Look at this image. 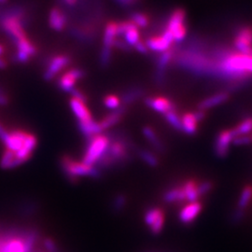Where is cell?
<instances>
[{"mask_svg":"<svg viewBox=\"0 0 252 252\" xmlns=\"http://www.w3.org/2000/svg\"><path fill=\"white\" fill-rule=\"evenodd\" d=\"M107 135L110 140L108 148L95 164L101 171L116 165H122L131 161L132 153L135 150V145L124 132H109Z\"/></svg>","mask_w":252,"mask_h":252,"instance_id":"cell-1","label":"cell"},{"mask_svg":"<svg viewBox=\"0 0 252 252\" xmlns=\"http://www.w3.org/2000/svg\"><path fill=\"white\" fill-rule=\"evenodd\" d=\"M60 164L63 174L71 182H76L81 177L99 179L102 175V171L95 165H88L81 161H76L67 155H63L61 158Z\"/></svg>","mask_w":252,"mask_h":252,"instance_id":"cell-2","label":"cell"},{"mask_svg":"<svg viewBox=\"0 0 252 252\" xmlns=\"http://www.w3.org/2000/svg\"><path fill=\"white\" fill-rule=\"evenodd\" d=\"M87 140L88 142L81 162L88 165H95L106 153L110 140L107 134H100Z\"/></svg>","mask_w":252,"mask_h":252,"instance_id":"cell-3","label":"cell"},{"mask_svg":"<svg viewBox=\"0 0 252 252\" xmlns=\"http://www.w3.org/2000/svg\"><path fill=\"white\" fill-rule=\"evenodd\" d=\"M186 17L187 13L185 9L178 8L172 11L168 21L166 28L170 31L174 40L177 42L182 41L187 35V27H186Z\"/></svg>","mask_w":252,"mask_h":252,"instance_id":"cell-4","label":"cell"},{"mask_svg":"<svg viewBox=\"0 0 252 252\" xmlns=\"http://www.w3.org/2000/svg\"><path fill=\"white\" fill-rule=\"evenodd\" d=\"M145 223L150 227L153 234H159L162 232L165 221V215L162 208L151 207L144 215Z\"/></svg>","mask_w":252,"mask_h":252,"instance_id":"cell-5","label":"cell"},{"mask_svg":"<svg viewBox=\"0 0 252 252\" xmlns=\"http://www.w3.org/2000/svg\"><path fill=\"white\" fill-rule=\"evenodd\" d=\"M234 47L238 53L250 54L252 50V27H239L234 39Z\"/></svg>","mask_w":252,"mask_h":252,"instance_id":"cell-6","label":"cell"},{"mask_svg":"<svg viewBox=\"0 0 252 252\" xmlns=\"http://www.w3.org/2000/svg\"><path fill=\"white\" fill-rule=\"evenodd\" d=\"M174 37L172 36L170 31L165 28L160 36H153L149 37L145 42L149 50L157 53H163L172 48L174 43Z\"/></svg>","mask_w":252,"mask_h":252,"instance_id":"cell-7","label":"cell"},{"mask_svg":"<svg viewBox=\"0 0 252 252\" xmlns=\"http://www.w3.org/2000/svg\"><path fill=\"white\" fill-rule=\"evenodd\" d=\"M71 62V59L67 55H55L50 58L47 62V67L43 74V79L46 81H53L54 77L63 70L65 66H67Z\"/></svg>","mask_w":252,"mask_h":252,"instance_id":"cell-8","label":"cell"},{"mask_svg":"<svg viewBox=\"0 0 252 252\" xmlns=\"http://www.w3.org/2000/svg\"><path fill=\"white\" fill-rule=\"evenodd\" d=\"M234 137L235 135L233 132V129L224 130L218 134L214 143V152L218 158L223 159L228 156L230 147L233 143Z\"/></svg>","mask_w":252,"mask_h":252,"instance_id":"cell-9","label":"cell"},{"mask_svg":"<svg viewBox=\"0 0 252 252\" xmlns=\"http://www.w3.org/2000/svg\"><path fill=\"white\" fill-rule=\"evenodd\" d=\"M176 54V51L172 47L169 50L163 52L161 54V56L158 58L157 61V69L155 73V81L158 86L162 87L165 83V79H166V68L167 65L174 60Z\"/></svg>","mask_w":252,"mask_h":252,"instance_id":"cell-10","label":"cell"},{"mask_svg":"<svg viewBox=\"0 0 252 252\" xmlns=\"http://www.w3.org/2000/svg\"><path fill=\"white\" fill-rule=\"evenodd\" d=\"M85 71L81 68H71L68 71L63 73L62 77L58 80V87L65 93H68L75 88L78 81L83 79Z\"/></svg>","mask_w":252,"mask_h":252,"instance_id":"cell-11","label":"cell"},{"mask_svg":"<svg viewBox=\"0 0 252 252\" xmlns=\"http://www.w3.org/2000/svg\"><path fill=\"white\" fill-rule=\"evenodd\" d=\"M145 104L155 110L156 112L165 114L168 111L171 110H176V106L172 102L171 100L166 98V97H162V96H156V97H152L148 96L144 98Z\"/></svg>","mask_w":252,"mask_h":252,"instance_id":"cell-12","label":"cell"},{"mask_svg":"<svg viewBox=\"0 0 252 252\" xmlns=\"http://www.w3.org/2000/svg\"><path fill=\"white\" fill-rule=\"evenodd\" d=\"M203 210V206L200 202L189 203L180 211L179 219L183 224H190L193 222Z\"/></svg>","mask_w":252,"mask_h":252,"instance_id":"cell-13","label":"cell"},{"mask_svg":"<svg viewBox=\"0 0 252 252\" xmlns=\"http://www.w3.org/2000/svg\"><path fill=\"white\" fill-rule=\"evenodd\" d=\"M28 135L29 133H27L25 131L16 130L9 133L8 137L4 140L3 143L6 146L7 150L16 153L24 147Z\"/></svg>","mask_w":252,"mask_h":252,"instance_id":"cell-14","label":"cell"},{"mask_svg":"<svg viewBox=\"0 0 252 252\" xmlns=\"http://www.w3.org/2000/svg\"><path fill=\"white\" fill-rule=\"evenodd\" d=\"M126 112H127V108L124 106H121L116 109L112 110L110 113H108L107 116H105L99 122L102 131L103 132L108 131V129L118 125L122 121V119L125 117Z\"/></svg>","mask_w":252,"mask_h":252,"instance_id":"cell-15","label":"cell"},{"mask_svg":"<svg viewBox=\"0 0 252 252\" xmlns=\"http://www.w3.org/2000/svg\"><path fill=\"white\" fill-rule=\"evenodd\" d=\"M229 98H230L229 93L220 92V93H218L216 94H213L209 97L202 100L197 105V108L199 110L206 111L207 109L215 108L217 106H220V105L225 103L229 100Z\"/></svg>","mask_w":252,"mask_h":252,"instance_id":"cell-16","label":"cell"},{"mask_svg":"<svg viewBox=\"0 0 252 252\" xmlns=\"http://www.w3.org/2000/svg\"><path fill=\"white\" fill-rule=\"evenodd\" d=\"M69 105H70L73 113L78 119V122H87V121H90L92 119H94L89 108H87V106H86V103L72 97L70 99Z\"/></svg>","mask_w":252,"mask_h":252,"instance_id":"cell-17","label":"cell"},{"mask_svg":"<svg viewBox=\"0 0 252 252\" xmlns=\"http://www.w3.org/2000/svg\"><path fill=\"white\" fill-rule=\"evenodd\" d=\"M145 91L143 87L140 86H135L132 88H129L128 90L124 92V94L121 96V105L124 107H128L132 104L135 103L141 98H143L145 95Z\"/></svg>","mask_w":252,"mask_h":252,"instance_id":"cell-18","label":"cell"},{"mask_svg":"<svg viewBox=\"0 0 252 252\" xmlns=\"http://www.w3.org/2000/svg\"><path fill=\"white\" fill-rule=\"evenodd\" d=\"M49 25L55 31H62L67 25V17L58 8H54L49 14Z\"/></svg>","mask_w":252,"mask_h":252,"instance_id":"cell-19","label":"cell"},{"mask_svg":"<svg viewBox=\"0 0 252 252\" xmlns=\"http://www.w3.org/2000/svg\"><path fill=\"white\" fill-rule=\"evenodd\" d=\"M78 126L81 134L87 139L104 133L101 129L99 122H95L94 119L87 122H78Z\"/></svg>","mask_w":252,"mask_h":252,"instance_id":"cell-20","label":"cell"},{"mask_svg":"<svg viewBox=\"0 0 252 252\" xmlns=\"http://www.w3.org/2000/svg\"><path fill=\"white\" fill-rule=\"evenodd\" d=\"M142 133L144 135L145 138L148 140V142L153 146V149L158 152V153H165L166 148L164 144L162 143V140L158 137L156 132L154 131L153 127L150 126H145L142 129Z\"/></svg>","mask_w":252,"mask_h":252,"instance_id":"cell-21","label":"cell"},{"mask_svg":"<svg viewBox=\"0 0 252 252\" xmlns=\"http://www.w3.org/2000/svg\"><path fill=\"white\" fill-rule=\"evenodd\" d=\"M198 122L193 113L187 112L181 116L182 132L186 135H193L197 133Z\"/></svg>","mask_w":252,"mask_h":252,"instance_id":"cell-22","label":"cell"},{"mask_svg":"<svg viewBox=\"0 0 252 252\" xmlns=\"http://www.w3.org/2000/svg\"><path fill=\"white\" fill-rule=\"evenodd\" d=\"M162 200L167 204H174V203H181L186 201L185 194L180 186H174L170 189H166L162 194Z\"/></svg>","mask_w":252,"mask_h":252,"instance_id":"cell-23","label":"cell"},{"mask_svg":"<svg viewBox=\"0 0 252 252\" xmlns=\"http://www.w3.org/2000/svg\"><path fill=\"white\" fill-rule=\"evenodd\" d=\"M118 23L116 22H108L105 27L104 36H103V46L111 48L114 46V42L117 39Z\"/></svg>","mask_w":252,"mask_h":252,"instance_id":"cell-24","label":"cell"},{"mask_svg":"<svg viewBox=\"0 0 252 252\" xmlns=\"http://www.w3.org/2000/svg\"><path fill=\"white\" fill-rule=\"evenodd\" d=\"M23 163L24 162L20 161L16 157L14 152L6 150L0 160V167L2 169H13V168H16L20 165H22Z\"/></svg>","mask_w":252,"mask_h":252,"instance_id":"cell-25","label":"cell"},{"mask_svg":"<svg viewBox=\"0 0 252 252\" xmlns=\"http://www.w3.org/2000/svg\"><path fill=\"white\" fill-rule=\"evenodd\" d=\"M182 189L185 194V199L189 203L197 202L200 198L197 192V183L193 180H187L185 183L181 185Z\"/></svg>","mask_w":252,"mask_h":252,"instance_id":"cell-26","label":"cell"},{"mask_svg":"<svg viewBox=\"0 0 252 252\" xmlns=\"http://www.w3.org/2000/svg\"><path fill=\"white\" fill-rule=\"evenodd\" d=\"M135 153L138 155V157L143 161V162L151 166V167H157L159 165V159L158 157L152 153L151 151H148L146 149H139L135 148Z\"/></svg>","mask_w":252,"mask_h":252,"instance_id":"cell-27","label":"cell"},{"mask_svg":"<svg viewBox=\"0 0 252 252\" xmlns=\"http://www.w3.org/2000/svg\"><path fill=\"white\" fill-rule=\"evenodd\" d=\"M252 201V186L248 185L241 190L240 196L237 201V208L245 210L250 206Z\"/></svg>","mask_w":252,"mask_h":252,"instance_id":"cell-28","label":"cell"},{"mask_svg":"<svg viewBox=\"0 0 252 252\" xmlns=\"http://www.w3.org/2000/svg\"><path fill=\"white\" fill-rule=\"evenodd\" d=\"M165 121L177 131L182 132V125H181V117L178 114L177 110H171L163 114Z\"/></svg>","mask_w":252,"mask_h":252,"instance_id":"cell-29","label":"cell"},{"mask_svg":"<svg viewBox=\"0 0 252 252\" xmlns=\"http://www.w3.org/2000/svg\"><path fill=\"white\" fill-rule=\"evenodd\" d=\"M234 135H249L252 133V118L243 120L238 126L233 129Z\"/></svg>","mask_w":252,"mask_h":252,"instance_id":"cell-30","label":"cell"},{"mask_svg":"<svg viewBox=\"0 0 252 252\" xmlns=\"http://www.w3.org/2000/svg\"><path fill=\"white\" fill-rule=\"evenodd\" d=\"M130 21L138 28H145L150 25V17L143 12H133L130 15Z\"/></svg>","mask_w":252,"mask_h":252,"instance_id":"cell-31","label":"cell"},{"mask_svg":"<svg viewBox=\"0 0 252 252\" xmlns=\"http://www.w3.org/2000/svg\"><path fill=\"white\" fill-rule=\"evenodd\" d=\"M127 196H126L125 193H118L114 198L112 200V203H111V207L113 211L115 212H121L126 205H127Z\"/></svg>","mask_w":252,"mask_h":252,"instance_id":"cell-32","label":"cell"},{"mask_svg":"<svg viewBox=\"0 0 252 252\" xmlns=\"http://www.w3.org/2000/svg\"><path fill=\"white\" fill-rule=\"evenodd\" d=\"M111 58H112V49L103 46V48L101 50V53H100L99 57V63L101 67L107 68L110 62H111Z\"/></svg>","mask_w":252,"mask_h":252,"instance_id":"cell-33","label":"cell"},{"mask_svg":"<svg viewBox=\"0 0 252 252\" xmlns=\"http://www.w3.org/2000/svg\"><path fill=\"white\" fill-rule=\"evenodd\" d=\"M103 102H104V105L107 108H110L112 110H114V109H116V108L122 106L121 105V100L114 94H109V95L105 96Z\"/></svg>","mask_w":252,"mask_h":252,"instance_id":"cell-34","label":"cell"},{"mask_svg":"<svg viewBox=\"0 0 252 252\" xmlns=\"http://www.w3.org/2000/svg\"><path fill=\"white\" fill-rule=\"evenodd\" d=\"M213 189V182L210 180H206L197 184V192L199 197H202L207 194L211 189Z\"/></svg>","mask_w":252,"mask_h":252,"instance_id":"cell-35","label":"cell"},{"mask_svg":"<svg viewBox=\"0 0 252 252\" xmlns=\"http://www.w3.org/2000/svg\"><path fill=\"white\" fill-rule=\"evenodd\" d=\"M252 143V137L250 135H237L234 137L232 144L238 147V146H247Z\"/></svg>","mask_w":252,"mask_h":252,"instance_id":"cell-36","label":"cell"},{"mask_svg":"<svg viewBox=\"0 0 252 252\" xmlns=\"http://www.w3.org/2000/svg\"><path fill=\"white\" fill-rule=\"evenodd\" d=\"M30 58H31L30 55H28V54L24 53V52H20V51H17L15 55H14V59H15L16 63H27L30 60Z\"/></svg>","mask_w":252,"mask_h":252,"instance_id":"cell-37","label":"cell"},{"mask_svg":"<svg viewBox=\"0 0 252 252\" xmlns=\"http://www.w3.org/2000/svg\"><path fill=\"white\" fill-rule=\"evenodd\" d=\"M43 245L47 252H58V249L56 247V244L51 238H46L43 241Z\"/></svg>","mask_w":252,"mask_h":252,"instance_id":"cell-38","label":"cell"},{"mask_svg":"<svg viewBox=\"0 0 252 252\" xmlns=\"http://www.w3.org/2000/svg\"><path fill=\"white\" fill-rule=\"evenodd\" d=\"M69 94H71V96H72L73 98L81 100V101L84 102V103H86L87 100H88L87 99V97H86V95H85L81 90H79V89H77V88H73L72 90L69 92Z\"/></svg>","mask_w":252,"mask_h":252,"instance_id":"cell-39","label":"cell"},{"mask_svg":"<svg viewBox=\"0 0 252 252\" xmlns=\"http://www.w3.org/2000/svg\"><path fill=\"white\" fill-rule=\"evenodd\" d=\"M113 47H116L119 50H122V51H125V52H130L132 50L131 46L128 45L125 40H121L119 38L115 40Z\"/></svg>","mask_w":252,"mask_h":252,"instance_id":"cell-40","label":"cell"},{"mask_svg":"<svg viewBox=\"0 0 252 252\" xmlns=\"http://www.w3.org/2000/svg\"><path fill=\"white\" fill-rule=\"evenodd\" d=\"M245 217V210L236 208L233 213V217H232V220L234 223L236 222H240Z\"/></svg>","mask_w":252,"mask_h":252,"instance_id":"cell-41","label":"cell"},{"mask_svg":"<svg viewBox=\"0 0 252 252\" xmlns=\"http://www.w3.org/2000/svg\"><path fill=\"white\" fill-rule=\"evenodd\" d=\"M134 49H135L137 52H139V53H141V54H147L148 51H149V49H148V47L146 45V43H145L144 41H142L141 39H139V40L136 42V44L134 46Z\"/></svg>","mask_w":252,"mask_h":252,"instance_id":"cell-42","label":"cell"},{"mask_svg":"<svg viewBox=\"0 0 252 252\" xmlns=\"http://www.w3.org/2000/svg\"><path fill=\"white\" fill-rule=\"evenodd\" d=\"M116 1L124 7H132L135 5L139 0H116Z\"/></svg>","mask_w":252,"mask_h":252,"instance_id":"cell-43","label":"cell"},{"mask_svg":"<svg viewBox=\"0 0 252 252\" xmlns=\"http://www.w3.org/2000/svg\"><path fill=\"white\" fill-rule=\"evenodd\" d=\"M193 114H194V116L196 118L198 123L203 122L205 120V118H206V111H204V110H199V109H197V111H195Z\"/></svg>","mask_w":252,"mask_h":252,"instance_id":"cell-44","label":"cell"},{"mask_svg":"<svg viewBox=\"0 0 252 252\" xmlns=\"http://www.w3.org/2000/svg\"><path fill=\"white\" fill-rule=\"evenodd\" d=\"M8 135H9V132L0 124V139L4 142V140L8 137Z\"/></svg>","mask_w":252,"mask_h":252,"instance_id":"cell-45","label":"cell"},{"mask_svg":"<svg viewBox=\"0 0 252 252\" xmlns=\"http://www.w3.org/2000/svg\"><path fill=\"white\" fill-rule=\"evenodd\" d=\"M9 103V98L6 94H0V107H5Z\"/></svg>","mask_w":252,"mask_h":252,"instance_id":"cell-46","label":"cell"},{"mask_svg":"<svg viewBox=\"0 0 252 252\" xmlns=\"http://www.w3.org/2000/svg\"><path fill=\"white\" fill-rule=\"evenodd\" d=\"M7 66H8L7 62L2 57H0V69H5Z\"/></svg>","mask_w":252,"mask_h":252,"instance_id":"cell-47","label":"cell"},{"mask_svg":"<svg viewBox=\"0 0 252 252\" xmlns=\"http://www.w3.org/2000/svg\"><path fill=\"white\" fill-rule=\"evenodd\" d=\"M63 2H64L65 4H67L68 6H74V5H76V3L78 2V0H63Z\"/></svg>","mask_w":252,"mask_h":252,"instance_id":"cell-48","label":"cell"},{"mask_svg":"<svg viewBox=\"0 0 252 252\" xmlns=\"http://www.w3.org/2000/svg\"><path fill=\"white\" fill-rule=\"evenodd\" d=\"M5 52V48L0 44V56H2Z\"/></svg>","mask_w":252,"mask_h":252,"instance_id":"cell-49","label":"cell"},{"mask_svg":"<svg viewBox=\"0 0 252 252\" xmlns=\"http://www.w3.org/2000/svg\"><path fill=\"white\" fill-rule=\"evenodd\" d=\"M6 93H5V91H4V89L0 86V94H5Z\"/></svg>","mask_w":252,"mask_h":252,"instance_id":"cell-50","label":"cell"},{"mask_svg":"<svg viewBox=\"0 0 252 252\" xmlns=\"http://www.w3.org/2000/svg\"><path fill=\"white\" fill-rule=\"evenodd\" d=\"M9 0H0V4H5L7 3Z\"/></svg>","mask_w":252,"mask_h":252,"instance_id":"cell-51","label":"cell"},{"mask_svg":"<svg viewBox=\"0 0 252 252\" xmlns=\"http://www.w3.org/2000/svg\"></svg>","mask_w":252,"mask_h":252,"instance_id":"cell-52","label":"cell"},{"mask_svg":"<svg viewBox=\"0 0 252 252\" xmlns=\"http://www.w3.org/2000/svg\"><path fill=\"white\" fill-rule=\"evenodd\" d=\"M251 137H252V135H251Z\"/></svg>","mask_w":252,"mask_h":252,"instance_id":"cell-53","label":"cell"}]
</instances>
